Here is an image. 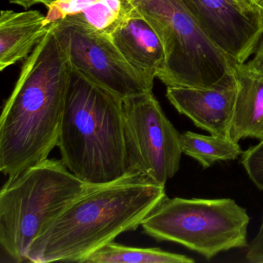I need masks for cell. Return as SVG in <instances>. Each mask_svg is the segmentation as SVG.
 Wrapping results in <instances>:
<instances>
[{"label": "cell", "instance_id": "obj_1", "mask_svg": "<svg viewBox=\"0 0 263 263\" xmlns=\"http://www.w3.org/2000/svg\"><path fill=\"white\" fill-rule=\"evenodd\" d=\"M57 22L33 49L0 118V171L10 177L48 158L58 139L72 67Z\"/></svg>", "mask_w": 263, "mask_h": 263}, {"label": "cell", "instance_id": "obj_2", "mask_svg": "<svg viewBox=\"0 0 263 263\" xmlns=\"http://www.w3.org/2000/svg\"><path fill=\"white\" fill-rule=\"evenodd\" d=\"M166 197L165 186L139 173L92 186L36 238L27 261L84 262L118 235L136 230Z\"/></svg>", "mask_w": 263, "mask_h": 263}, {"label": "cell", "instance_id": "obj_3", "mask_svg": "<svg viewBox=\"0 0 263 263\" xmlns=\"http://www.w3.org/2000/svg\"><path fill=\"white\" fill-rule=\"evenodd\" d=\"M58 147L67 168L90 185H104L132 173L122 99L72 70Z\"/></svg>", "mask_w": 263, "mask_h": 263}, {"label": "cell", "instance_id": "obj_4", "mask_svg": "<svg viewBox=\"0 0 263 263\" xmlns=\"http://www.w3.org/2000/svg\"><path fill=\"white\" fill-rule=\"evenodd\" d=\"M92 186L62 160L47 159L8 177L0 192V245L13 261L27 260L39 235Z\"/></svg>", "mask_w": 263, "mask_h": 263}, {"label": "cell", "instance_id": "obj_5", "mask_svg": "<svg viewBox=\"0 0 263 263\" xmlns=\"http://www.w3.org/2000/svg\"><path fill=\"white\" fill-rule=\"evenodd\" d=\"M158 34L165 60L158 78L167 87L211 88L235 83L232 61L200 30L181 0H132Z\"/></svg>", "mask_w": 263, "mask_h": 263}, {"label": "cell", "instance_id": "obj_6", "mask_svg": "<svg viewBox=\"0 0 263 263\" xmlns=\"http://www.w3.org/2000/svg\"><path fill=\"white\" fill-rule=\"evenodd\" d=\"M250 218L231 198L166 197L141 226L158 241H172L198 252L206 259L221 252L248 247Z\"/></svg>", "mask_w": 263, "mask_h": 263}, {"label": "cell", "instance_id": "obj_7", "mask_svg": "<svg viewBox=\"0 0 263 263\" xmlns=\"http://www.w3.org/2000/svg\"><path fill=\"white\" fill-rule=\"evenodd\" d=\"M122 116L130 172L165 186L180 168L181 135L152 91L122 99Z\"/></svg>", "mask_w": 263, "mask_h": 263}, {"label": "cell", "instance_id": "obj_8", "mask_svg": "<svg viewBox=\"0 0 263 263\" xmlns=\"http://www.w3.org/2000/svg\"><path fill=\"white\" fill-rule=\"evenodd\" d=\"M56 33L73 71L121 99L152 91L153 86L127 62L111 36L93 28L81 16L58 21Z\"/></svg>", "mask_w": 263, "mask_h": 263}, {"label": "cell", "instance_id": "obj_9", "mask_svg": "<svg viewBox=\"0 0 263 263\" xmlns=\"http://www.w3.org/2000/svg\"><path fill=\"white\" fill-rule=\"evenodd\" d=\"M206 37L232 63L253 56L263 33L258 7L245 0H181Z\"/></svg>", "mask_w": 263, "mask_h": 263}, {"label": "cell", "instance_id": "obj_10", "mask_svg": "<svg viewBox=\"0 0 263 263\" xmlns=\"http://www.w3.org/2000/svg\"><path fill=\"white\" fill-rule=\"evenodd\" d=\"M236 82L211 88L167 87L166 97L181 115L215 136L229 138L236 99Z\"/></svg>", "mask_w": 263, "mask_h": 263}, {"label": "cell", "instance_id": "obj_11", "mask_svg": "<svg viewBox=\"0 0 263 263\" xmlns=\"http://www.w3.org/2000/svg\"><path fill=\"white\" fill-rule=\"evenodd\" d=\"M130 3L110 36L127 62L154 87L155 78L164 67V47L150 24Z\"/></svg>", "mask_w": 263, "mask_h": 263}, {"label": "cell", "instance_id": "obj_12", "mask_svg": "<svg viewBox=\"0 0 263 263\" xmlns=\"http://www.w3.org/2000/svg\"><path fill=\"white\" fill-rule=\"evenodd\" d=\"M236 99L229 138L263 141V64L253 60L232 64Z\"/></svg>", "mask_w": 263, "mask_h": 263}, {"label": "cell", "instance_id": "obj_13", "mask_svg": "<svg viewBox=\"0 0 263 263\" xmlns=\"http://www.w3.org/2000/svg\"><path fill=\"white\" fill-rule=\"evenodd\" d=\"M37 10H2L0 14V70L27 59L50 28Z\"/></svg>", "mask_w": 263, "mask_h": 263}, {"label": "cell", "instance_id": "obj_14", "mask_svg": "<svg viewBox=\"0 0 263 263\" xmlns=\"http://www.w3.org/2000/svg\"><path fill=\"white\" fill-rule=\"evenodd\" d=\"M183 154L196 160L203 168L218 161H234L242 154L238 142L230 138L186 132L180 137Z\"/></svg>", "mask_w": 263, "mask_h": 263}, {"label": "cell", "instance_id": "obj_15", "mask_svg": "<svg viewBox=\"0 0 263 263\" xmlns=\"http://www.w3.org/2000/svg\"><path fill=\"white\" fill-rule=\"evenodd\" d=\"M187 255L158 248H135L112 241L92 254L84 263H193Z\"/></svg>", "mask_w": 263, "mask_h": 263}, {"label": "cell", "instance_id": "obj_16", "mask_svg": "<svg viewBox=\"0 0 263 263\" xmlns=\"http://www.w3.org/2000/svg\"><path fill=\"white\" fill-rule=\"evenodd\" d=\"M127 0H98L78 14L93 28L110 35L130 6Z\"/></svg>", "mask_w": 263, "mask_h": 263}, {"label": "cell", "instance_id": "obj_17", "mask_svg": "<svg viewBox=\"0 0 263 263\" xmlns=\"http://www.w3.org/2000/svg\"><path fill=\"white\" fill-rule=\"evenodd\" d=\"M98 0H58L47 6L46 24L47 25L82 13Z\"/></svg>", "mask_w": 263, "mask_h": 263}, {"label": "cell", "instance_id": "obj_18", "mask_svg": "<svg viewBox=\"0 0 263 263\" xmlns=\"http://www.w3.org/2000/svg\"><path fill=\"white\" fill-rule=\"evenodd\" d=\"M241 163L249 178L259 190L263 191V141L241 154Z\"/></svg>", "mask_w": 263, "mask_h": 263}, {"label": "cell", "instance_id": "obj_19", "mask_svg": "<svg viewBox=\"0 0 263 263\" xmlns=\"http://www.w3.org/2000/svg\"><path fill=\"white\" fill-rule=\"evenodd\" d=\"M246 259L251 263H263V213L258 233L248 246Z\"/></svg>", "mask_w": 263, "mask_h": 263}, {"label": "cell", "instance_id": "obj_20", "mask_svg": "<svg viewBox=\"0 0 263 263\" xmlns=\"http://www.w3.org/2000/svg\"><path fill=\"white\" fill-rule=\"evenodd\" d=\"M56 1L58 0H9L10 4L21 6L26 10L36 5V4H44L46 7H47Z\"/></svg>", "mask_w": 263, "mask_h": 263}, {"label": "cell", "instance_id": "obj_21", "mask_svg": "<svg viewBox=\"0 0 263 263\" xmlns=\"http://www.w3.org/2000/svg\"><path fill=\"white\" fill-rule=\"evenodd\" d=\"M252 60L258 64H263V33L257 44Z\"/></svg>", "mask_w": 263, "mask_h": 263}, {"label": "cell", "instance_id": "obj_22", "mask_svg": "<svg viewBox=\"0 0 263 263\" xmlns=\"http://www.w3.org/2000/svg\"><path fill=\"white\" fill-rule=\"evenodd\" d=\"M258 10H259L260 15H261V21L263 24V0L260 1L258 5Z\"/></svg>", "mask_w": 263, "mask_h": 263}, {"label": "cell", "instance_id": "obj_23", "mask_svg": "<svg viewBox=\"0 0 263 263\" xmlns=\"http://www.w3.org/2000/svg\"><path fill=\"white\" fill-rule=\"evenodd\" d=\"M246 2L249 3V4H252V5L256 6L258 7V4H259L261 0H245Z\"/></svg>", "mask_w": 263, "mask_h": 263}, {"label": "cell", "instance_id": "obj_24", "mask_svg": "<svg viewBox=\"0 0 263 263\" xmlns=\"http://www.w3.org/2000/svg\"><path fill=\"white\" fill-rule=\"evenodd\" d=\"M127 1H132V0H127Z\"/></svg>", "mask_w": 263, "mask_h": 263}]
</instances>
